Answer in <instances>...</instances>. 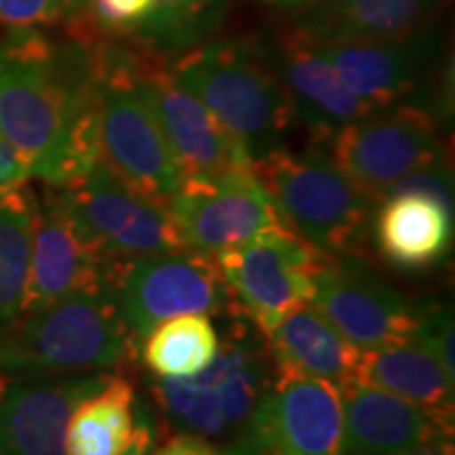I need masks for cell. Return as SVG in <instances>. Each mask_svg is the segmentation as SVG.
I'll use <instances>...</instances> for the list:
<instances>
[{
  "label": "cell",
  "mask_w": 455,
  "mask_h": 455,
  "mask_svg": "<svg viewBox=\"0 0 455 455\" xmlns=\"http://www.w3.org/2000/svg\"><path fill=\"white\" fill-rule=\"evenodd\" d=\"M64 3H66V21H70L87 13L91 0H64Z\"/></svg>",
  "instance_id": "cell-36"
},
{
  "label": "cell",
  "mask_w": 455,
  "mask_h": 455,
  "mask_svg": "<svg viewBox=\"0 0 455 455\" xmlns=\"http://www.w3.org/2000/svg\"><path fill=\"white\" fill-rule=\"evenodd\" d=\"M253 173L301 241L325 258L356 251L378 203L339 169L327 144L283 146L255 161Z\"/></svg>",
  "instance_id": "cell-5"
},
{
  "label": "cell",
  "mask_w": 455,
  "mask_h": 455,
  "mask_svg": "<svg viewBox=\"0 0 455 455\" xmlns=\"http://www.w3.org/2000/svg\"><path fill=\"white\" fill-rule=\"evenodd\" d=\"M355 382L392 392L418 405L453 411L455 378L415 344L363 350Z\"/></svg>",
  "instance_id": "cell-24"
},
{
  "label": "cell",
  "mask_w": 455,
  "mask_h": 455,
  "mask_svg": "<svg viewBox=\"0 0 455 455\" xmlns=\"http://www.w3.org/2000/svg\"><path fill=\"white\" fill-rule=\"evenodd\" d=\"M261 49L287 91L295 121L304 124L318 144H327L335 131L378 110L346 87L333 68L287 28Z\"/></svg>",
  "instance_id": "cell-19"
},
{
  "label": "cell",
  "mask_w": 455,
  "mask_h": 455,
  "mask_svg": "<svg viewBox=\"0 0 455 455\" xmlns=\"http://www.w3.org/2000/svg\"><path fill=\"white\" fill-rule=\"evenodd\" d=\"M310 301L361 350L411 344L424 312L356 251L321 261Z\"/></svg>",
  "instance_id": "cell-11"
},
{
  "label": "cell",
  "mask_w": 455,
  "mask_h": 455,
  "mask_svg": "<svg viewBox=\"0 0 455 455\" xmlns=\"http://www.w3.org/2000/svg\"><path fill=\"white\" fill-rule=\"evenodd\" d=\"M135 87L161 124L186 178L253 167L243 146L221 127L203 101L181 87L164 57L141 49Z\"/></svg>",
  "instance_id": "cell-14"
},
{
  "label": "cell",
  "mask_w": 455,
  "mask_h": 455,
  "mask_svg": "<svg viewBox=\"0 0 455 455\" xmlns=\"http://www.w3.org/2000/svg\"><path fill=\"white\" fill-rule=\"evenodd\" d=\"M100 72L89 43L28 30L0 44V138L32 178L66 186L100 155Z\"/></svg>",
  "instance_id": "cell-1"
},
{
  "label": "cell",
  "mask_w": 455,
  "mask_h": 455,
  "mask_svg": "<svg viewBox=\"0 0 455 455\" xmlns=\"http://www.w3.org/2000/svg\"><path fill=\"white\" fill-rule=\"evenodd\" d=\"M32 198L30 270L21 315L112 281L116 261L106 259L72 218L60 186L44 184Z\"/></svg>",
  "instance_id": "cell-15"
},
{
  "label": "cell",
  "mask_w": 455,
  "mask_h": 455,
  "mask_svg": "<svg viewBox=\"0 0 455 455\" xmlns=\"http://www.w3.org/2000/svg\"><path fill=\"white\" fill-rule=\"evenodd\" d=\"M60 190L72 218L106 259L186 249L167 207L129 186L101 158Z\"/></svg>",
  "instance_id": "cell-10"
},
{
  "label": "cell",
  "mask_w": 455,
  "mask_h": 455,
  "mask_svg": "<svg viewBox=\"0 0 455 455\" xmlns=\"http://www.w3.org/2000/svg\"><path fill=\"white\" fill-rule=\"evenodd\" d=\"M220 331L209 315H180L156 325L140 346V356L156 378H190L212 365Z\"/></svg>",
  "instance_id": "cell-26"
},
{
  "label": "cell",
  "mask_w": 455,
  "mask_h": 455,
  "mask_svg": "<svg viewBox=\"0 0 455 455\" xmlns=\"http://www.w3.org/2000/svg\"><path fill=\"white\" fill-rule=\"evenodd\" d=\"M112 281L138 356L141 341L163 321L180 315L238 312L215 261L190 249L118 261Z\"/></svg>",
  "instance_id": "cell-7"
},
{
  "label": "cell",
  "mask_w": 455,
  "mask_h": 455,
  "mask_svg": "<svg viewBox=\"0 0 455 455\" xmlns=\"http://www.w3.org/2000/svg\"><path fill=\"white\" fill-rule=\"evenodd\" d=\"M155 439H156V432H146L144 436H140V439L135 441V445L129 449L127 455H146L148 451H150Z\"/></svg>",
  "instance_id": "cell-37"
},
{
  "label": "cell",
  "mask_w": 455,
  "mask_h": 455,
  "mask_svg": "<svg viewBox=\"0 0 455 455\" xmlns=\"http://www.w3.org/2000/svg\"><path fill=\"white\" fill-rule=\"evenodd\" d=\"M150 455H221V451L220 447L201 439V436L178 432V435L171 436L167 443H163V445Z\"/></svg>",
  "instance_id": "cell-33"
},
{
  "label": "cell",
  "mask_w": 455,
  "mask_h": 455,
  "mask_svg": "<svg viewBox=\"0 0 455 455\" xmlns=\"http://www.w3.org/2000/svg\"><path fill=\"white\" fill-rule=\"evenodd\" d=\"M30 186L11 192L0 201V333L7 329L24 306L32 244Z\"/></svg>",
  "instance_id": "cell-27"
},
{
  "label": "cell",
  "mask_w": 455,
  "mask_h": 455,
  "mask_svg": "<svg viewBox=\"0 0 455 455\" xmlns=\"http://www.w3.org/2000/svg\"><path fill=\"white\" fill-rule=\"evenodd\" d=\"M323 259L325 255L287 224L266 228L213 258L236 310L266 338L289 312L312 299L315 272Z\"/></svg>",
  "instance_id": "cell-8"
},
{
  "label": "cell",
  "mask_w": 455,
  "mask_h": 455,
  "mask_svg": "<svg viewBox=\"0 0 455 455\" xmlns=\"http://www.w3.org/2000/svg\"><path fill=\"white\" fill-rule=\"evenodd\" d=\"M232 0H152L140 26L124 34V41L173 60L196 47L218 30Z\"/></svg>",
  "instance_id": "cell-25"
},
{
  "label": "cell",
  "mask_w": 455,
  "mask_h": 455,
  "mask_svg": "<svg viewBox=\"0 0 455 455\" xmlns=\"http://www.w3.org/2000/svg\"><path fill=\"white\" fill-rule=\"evenodd\" d=\"M373 212L378 251L398 270L418 272L441 264L453 244V212L422 192L386 196Z\"/></svg>",
  "instance_id": "cell-21"
},
{
  "label": "cell",
  "mask_w": 455,
  "mask_h": 455,
  "mask_svg": "<svg viewBox=\"0 0 455 455\" xmlns=\"http://www.w3.org/2000/svg\"><path fill=\"white\" fill-rule=\"evenodd\" d=\"M155 411L121 373L78 405L66 432V455H127L146 432H156Z\"/></svg>",
  "instance_id": "cell-23"
},
{
  "label": "cell",
  "mask_w": 455,
  "mask_h": 455,
  "mask_svg": "<svg viewBox=\"0 0 455 455\" xmlns=\"http://www.w3.org/2000/svg\"><path fill=\"white\" fill-rule=\"evenodd\" d=\"M224 318L212 365L190 378L150 382L164 422L175 432L213 443L220 451L251 419L276 378L268 338L238 312Z\"/></svg>",
  "instance_id": "cell-4"
},
{
  "label": "cell",
  "mask_w": 455,
  "mask_h": 455,
  "mask_svg": "<svg viewBox=\"0 0 455 455\" xmlns=\"http://www.w3.org/2000/svg\"><path fill=\"white\" fill-rule=\"evenodd\" d=\"M32 180L30 167L9 141L0 138V201Z\"/></svg>",
  "instance_id": "cell-32"
},
{
  "label": "cell",
  "mask_w": 455,
  "mask_h": 455,
  "mask_svg": "<svg viewBox=\"0 0 455 455\" xmlns=\"http://www.w3.org/2000/svg\"><path fill=\"white\" fill-rule=\"evenodd\" d=\"M395 455H453V441H435Z\"/></svg>",
  "instance_id": "cell-34"
},
{
  "label": "cell",
  "mask_w": 455,
  "mask_h": 455,
  "mask_svg": "<svg viewBox=\"0 0 455 455\" xmlns=\"http://www.w3.org/2000/svg\"><path fill=\"white\" fill-rule=\"evenodd\" d=\"M268 346L276 373L323 379L338 390L355 382L363 356L310 301L283 318L268 335Z\"/></svg>",
  "instance_id": "cell-22"
},
{
  "label": "cell",
  "mask_w": 455,
  "mask_h": 455,
  "mask_svg": "<svg viewBox=\"0 0 455 455\" xmlns=\"http://www.w3.org/2000/svg\"><path fill=\"white\" fill-rule=\"evenodd\" d=\"M110 378L81 371L9 379L0 395V455H66L74 411Z\"/></svg>",
  "instance_id": "cell-16"
},
{
  "label": "cell",
  "mask_w": 455,
  "mask_h": 455,
  "mask_svg": "<svg viewBox=\"0 0 455 455\" xmlns=\"http://www.w3.org/2000/svg\"><path fill=\"white\" fill-rule=\"evenodd\" d=\"M7 384H9V379H7V378H4V375H3V373H0V395H3L4 386H7Z\"/></svg>",
  "instance_id": "cell-38"
},
{
  "label": "cell",
  "mask_w": 455,
  "mask_h": 455,
  "mask_svg": "<svg viewBox=\"0 0 455 455\" xmlns=\"http://www.w3.org/2000/svg\"><path fill=\"white\" fill-rule=\"evenodd\" d=\"M66 21L64 0H0V24L15 30H34Z\"/></svg>",
  "instance_id": "cell-30"
},
{
  "label": "cell",
  "mask_w": 455,
  "mask_h": 455,
  "mask_svg": "<svg viewBox=\"0 0 455 455\" xmlns=\"http://www.w3.org/2000/svg\"><path fill=\"white\" fill-rule=\"evenodd\" d=\"M401 192H422V195L436 198V201L443 203L447 209H451L453 212L451 164L443 163V164H435V167L419 169L415 171V173H409L407 178L396 181L386 196L401 195Z\"/></svg>",
  "instance_id": "cell-31"
},
{
  "label": "cell",
  "mask_w": 455,
  "mask_h": 455,
  "mask_svg": "<svg viewBox=\"0 0 455 455\" xmlns=\"http://www.w3.org/2000/svg\"><path fill=\"white\" fill-rule=\"evenodd\" d=\"M171 72L235 138L251 163L287 146L295 112L261 43L204 41L169 61Z\"/></svg>",
  "instance_id": "cell-3"
},
{
  "label": "cell",
  "mask_w": 455,
  "mask_h": 455,
  "mask_svg": "<svg viewBox=\"0 0 455 455\" xmlns=\"http://www.w3.org/2000/svg\"><path fill=\"white\" fill-rule=\"evenodd\" d=\"M258 3L278 11H287V13H295V11H301L308 4L316 3V0H258Z\"/></svg>",
  "instance_id": "cell-35"
},
{
  "label": "cell",
  "mask_w": 455,
  "mask_h": 455,
  "mask_svg": "<svg viewBox=\"0 0 455 455\" xmlns=\"http://www.w3.org/2000/svg\"><path fill=\"white\" fill-rule=\"evenodd\" d=\"M443 32L432 24L384 41L310 44L350 91L373 108L409 104L439 60Z\"/></svg>",
  "instance_id": "cell-17"
},
{
  "label": "cell",
  "mask_w": 455,
  "mask_h": 455,
  "mask_svg": "<svg viewBox=\"0 0 455 455\" xmlns=\"http://www.w3.org/2000/svg\"><path fill=\"white\" fill-rule=\"evenodd\" d=\"M100 72V155L129 186L167 207L186 173L135 87L141 49L118 36L91 43Z\"/></svg>",
  "instance_id": "cell-6"
},
{
  "label": "cell",
  "mask_w": 455,
  "mask_h": 455,
  "mask_svg": "<svg viewBox=\"0 0 455 455\" xmlns=\"http://www.w3.org/2000/svg\"><path fill=\"white\" fill-rule=\"evenodd\" d=\"M411 344L428 352L441 367L455 378L453 371V312L447 306H424L422 321Z\"/></svg>",
  "instance_id": "cell-28"
},
{
  "label": "cell",
  "mask_w": 455,
  "mask_h": 455,
  "mask_svg": "<svg viewBox=\"0 0 455 455\" xmlns=\"http://www.w3.org/2000/svg\"><path fill=\"white\" fill-rule=\"evenodd\" d=\"M135 358L114 281L24 312L0 333V373L7 379L108 371Z\"/></svg>",
  "instance_id": "cell-2"
},
{
  "label": "cell",
  "mask_w": 455,
  "mask_h": 455,
  "mask_svg": "<svg viewBox=\"0 0 455 455\" xmlns=\"http://www.w3.org/2000/svg\"><path fill=\"white\" fill-rule=\"evenodd\" d=\"M167 212L181 244L212 259L266 228L284 224L253 167L186 178L169 198Z\"/></svg>",
  "instance_id": "cell-13"
},
{
  "label": "cell",
  "mask_w": 455,
  "mask_h": 455,
  "mask_svg": "<svg viewBox=\"0 0 455 455\" xmlns=\"http://www.w3.org/2000/svg\"><path fill=\"white\" fill-rule=\"evenodd\" d=\"M224 455H346L344 411L333 384L276 373L244 428Z\"/></svg>",
  "instance_id": "cell-12"
},
{
  "label": "cell",
  "mask_w": 455,
  "mask_h": 455,
  "mask_svg": "<svg viewBox=\"0 0 455 455\" xmlns=\"http://www.w3.org/2000/svg\"><path fill=\"white\" fill-rule=\"evenodd\" d=\"M346 455H395L435 441H453V411L432 409L350 382L339 390Z\"/></svg>",
  "instance_id": "cell-18"
},
{
  "label": "cell",
  "mask_w": 455,
  "mask_h": 455,
  "mask_svg": "<svg viewBox=\"0 0 455 455\" xmlns=\"http://www.w3.org/2000/svg\"><path fill=\"white\" fill-rule=\"evenodd\" d=\"M152 0H91L87 17L100 36H124L140 26Z\"/></svg>",
  "instance_id": "cell-29"
},
{
  "label": "cell",
  "mask_w": 455,
  "mask_h": 455,
  "mask_svg": "<svg viewBox=\"0 0 455 455\" xmlns=\"http://www.w3.org/2000/svg\"><path fill=\"white\" fill-rule=\"evenodd\" d=\"M449 0H316L287 30L308 44L401 38L436 24Z\"/></svg>",
  "instance_id": "cell-20"
},
{
  "label": "cell",
  "mask_w": 455,
  "mask_h": 455,
  "mask_svg": "<svg viewBox=\"0 0 455 455\" xmlns=\"http://www.w3.org/2000/svg\"><path fill=\"white\" fill-rule=\"evenodd\" d=\"M327 148L339 169L375 203L409 173L449 163L435 116L415 104L378 108L335 131Z\"/></svg>",
  "instance_id": "cell-9"
}]
</instances>
